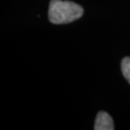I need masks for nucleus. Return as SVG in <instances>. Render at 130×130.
Returning a JSON list of instances; mask_svg holds the SVG:
<instances>
[{
    "mask_svg": "<svg viewBox=\"0 0 130 130\" xmlns=\"http://www.w3.org/2000/svg\"><path fill=\"white\" fill-rule=\"evenodd\" d=\"M83 13V8L74 2L51 0L48 9V19L54 24L70 23L80 19Z\"/></svg>",
    "mask_w": 130,
    "mask_h": 130,
    "instance_id": "1",
    "label": "nucleus"
},
{
    "mask_svg": "<svg viewBox=\"0 0 130 130\" xmlns=\"http://www.w3.org/2000/svg\"><path fill=\"white\" fill-rule=\"evenodd\" d=\"M94 130H114V122L110 115L104 111L99 112L95 118Z\"/></svg>",
    "mask_w": 130,
    "mask_h": 130,
    "instance_id": "2",
    "label": "nucleus"
},
{
    "mask_svg": "<svg viewBox=\"0 0 130 130\" xmlns=\"http://www.w3.org/2000/svg\"><path fill=\"white\" fill-rule=\"evenodd\" d=\"M121 70L123 76L130 84V57H125L121 61Z\"/></svg>",
    "mask_w": 130,
    "mask_h": 130,
    "instance_id": "3",
    "label": "nucleus"
}]
</instances>
